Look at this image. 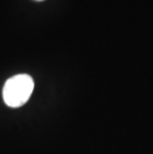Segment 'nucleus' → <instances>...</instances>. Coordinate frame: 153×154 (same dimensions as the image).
I'll return each mask as SVG.
<instances>
[{"label":"nucleus","mask_w":153,"mask_h":154,"mask_svg":"<svg viewBox=\"0 0 153 154\" xmlns=\"http://www.w3.org/2000/svg\"><path fill=\"white\" fill-rule=\"evenodd\" d=\"M34 90V81L29 75L20 74L6 81L3 100L10 107H20L27 103Z\"/></svg>","instance_id":"1"},{"label":"nucleus","mask_w":153,"mask_h":154,"mask_svg":"<svg viewBox=\"0 0 153 154\" xmlns=\"http://www.w3.org/2000/svg\"><path fill=\"white\" fill-rule=\"evenodd\" d=\"M36 1H43V0H36Z\"/></svg>","instance_id":"2"}]
</instances>
